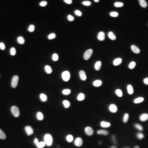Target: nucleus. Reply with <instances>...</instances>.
<instances>
[{
  "label": "nucleus",
  "mask_w": 148,
  "mask_h": 148,
  "mask_svg": "<svg viewBox=\"0 0 148 148\" xmlns=\"http://www.w3.org/2000/svg\"><path fill=\"white\" fill-rule=\"evenodd\" d=\"M144 137V135L142 133H139L137 134V137L139 139H143Z\"/></svg>",
  "instance_id": "obj_46"
},
{
  "label": "nucleus",
  "mask_w": 148,
  "mask_h": 148,
  "mask_svg": "<svg viewBox=\"0 0 148 148\" xmlns=\"http://www.w3.org/2000/svg\"><path fill=\"white\" fill-rule=\"evenodd\" d=\"M43 115L41 112H38L37 114V118L38 120L41 121L43 119Z\"/></svg>",
  "instance_id": "obj_27"
},
{
  "label": "nucleus",
  "mask_w": 148,
  "mask_h": 148,
  "mask_svg": "<svg viewBox=\"0 0 148 148\" xmlns=\"http://www.w3.org/2000/svg\"><path fill=\"white\" fill-rule=\"evenodd\" d=\"M35 29V26L34 25H30L29 27L28 30H29V31L32 32L34 31Z\"/></svg>",
  "instance_id": "obj_41"
},
{
  "label": "nucleus",
  "mask_w": 148,
  "mask_h": 148,
  "mask_svg": "<svg viewBox=\"0 0 148 148\" xmlns=\"http://www.w3.org/2000/svg\"><path fill=\"white\" fill-rule=\"evenodd\" d=\"M129 119V114L126 113L125 114L124 116H123V121L124 123H126L127 122V121H128Z\"/></svg>",
  "instance_id": "obj_31"
},
{
  "label": "nucleus",
  "mask_w": 148,
  "mask_h": 148,
  "mask_svg": "<svg viewBox=\"0 0 148 148\" xmlns=\"http://www.w3.org/2000/svg\"><path fill=\"white\" fill-rule=\"evenodd\" d=\"M64 2L66 3V4L70 5V4H72V0H64Z\"/></svg>",
  "instance_id": "obj_49"
},
{
  "label": "nucleus",
  "mask_w": 148,
  "mask_h": 148,
  "mask_svg": "<svg viewBox=\"0 0 148 148\" xmlns=\"http://www.w3.org/2000/svg\"><path fill=\"white\" fill-rule=\"evenodd\" d=\"M122 62V60L121 58H116L114 60L113 62V64L115 66H117V65H119L121 64V63Z\"/></svg>",
  "instance_id": "obj_13"
},
{
  "label": "nucleus",
  "mask_w": 148,
  "mask_h": 148,
  "mask_svg": "<svg viewBox=\"0 0 148 148\" xmlns=\"http://www.w3.org/2000/svg\"><path fill=\"white\" fill-rule=\"evenodd\" d=\"M144 83L146 84V85H148V77H146V78H145L144 79V81H143Z\"/></svg>",
  "instance_id": "obj_50"
},
{
  "label": "nucleus",
  "mask_w": 148,
  "mask_h": 148,
  "mask_svg": "<svg viewBox=\"0 0 148 148\" xmlns=\"http://www.w3.org/2000/svg\"><path fill=\"white\" fill-rule=\"evenodd\" d=\"M101 126L103 128H108L110 127L111 123L106 121H102L101 123Z\"/></svg>",
  "instance_id": "obj_14"
},
{
  "label": "nucleus",
  "mask_w": 148,
  "mask_h": 148,
  "mask_svg": "<svg viewBox=\"0 0 148 148\" xmlns=\"http://www.w3.org/2000/svg\"><path fill=\"white\" fill-rule=\"evenodd\" d=\"M84 98H85V95H84L83 93H80L77 96V100L78 101H83Z\"/></svg>",
  "instance_id": "obj_23"
},
{
  "label": "nucleus",
  "mask_w": 148,
  "mask_h": 148,
  "mask_svg": "<svg viewBox=\"0 0 148 148\" xmlns=\"http://www.w3.org/2000/svg\"><path fill=\"white\" fill-rule=\"evenodd\" d=\"M0 77H1V76H0Z\"/></svg>",
  "instance_id": "obj_56"
},
{
  "label": "nucleus",
  "mask_w": 148,
  "mask_h": 148,
  "mask_svg": "<svg viewBox=\"0 0 148 148\" xmlns=\"http://www.w3.org/2000/svg\"><path fill=\"white\" fill-rule=\"evenodd\" d=\"M40 99L42 102H46L47 100V96L46 94H43V93H42L40 94Z\"/></svg>",
  "instance_id": "obj_26"
},
{
  "label": "nucleus",
  "mask_w": 148,
  "mask_h": 148,
  "mask_svg": "<svg viewBox=\"0 0 148 148\" xmlns=\"http://www.w3.org/2000/svg\"><path fill=\"white\" fill-rule=\"evenodd\" d=\"M124 148H130V147H125Z\"/></svg>",
  "instance_id": "obj_55"
},
{
  "label": "nucleus",
  "mask_w": 148,
  "mask_h": 148,
  "mask_svg": "<svg viewBox=\"0 0 148 148\" xmlns=\"http://www.w3.org/2000/svg\"><path fill=\"white\" fill-rule=\"evenodd\" d=\"M135 127H136L138 129H139V130L140 131H142L143 130V127L141 126L139 124H135Z\"/></svg>",
  "instance_id": "obj_43"
},
{
  "label": "nucleus",
  "mask_w": 148,
  "mask_h": 148,
  "mask_svg": "<svg viewBox=\"0 0 148 148\" xmlns=\"http://www.w3.org/2000/svg\"><path fill=\"white\" fill-rule=\"evenodd\" d=\"M115 93H116V95H117V96H119V97H121V96H122V95H123V93H122V90H121V89H116V90Z\"/></svg>",
  "instance_id": "obj_33"
},
{
  "label": "nucleus",
  "mask_w": 148,
  "mask_h": 148,
  "mask_svg": "<svg viewBox=\"0 0 148 148\" xmlns=\"http://www.w3.org/2000/svg\"><path fill=\"white\" fill-rule=\"evenodd\" d=\"M18 42L19 44H23L25 43V40H24V38L22 36H19V37L18 38Z\"/></svg>",
  "instance_id": "obj_28"
},
{
  "label": "nucleus",
  "mask_w": 148,
  "mask_h": 148,
  "mask_svg": "<svg viewBox=\"0 0 148 148\" xmlns=\"http://www.w3.org/2000/svg\"><path fill=\"white\" fill-rule=\"evenodd\" d=\"M147 25H148V24H147Z\"/></svg>",
  "instance_id": "obj_57"
},
{
  "label": "nucleus",
  "mask_w": 148,
  "mask_h": 148,
  "mask_svg": "<svg viewBox=\"0 0 148 148\" xmlns=\"http://www.w3.org/2000/svg\"><path fill=\"white\" fill-rule=\"evenodd\" d=\"M110 148H117V147H116V146H111Z\"/></svg>",
  "instance_id": "obj_52"
},
{
  "label": "nucleus",
  "mask_w": 148,
  "mask_h": 148,
  "mask_svg": "<svg viewBox=\"0 0 148 148\" xmlns=\"http://www.w3.org/2000/svg\"><path fill=\"white\" fill-rule=\"evenodd\" d=\"M46 143H45L44 141H41V142H38L37 144H36V146L38 148H42L44 147L46 145Z\"/></svg>",
  "instance_id": "obj_25"
},
{
  "label": "nucleus",
  "mask_w": 148,
  "mask_h": 148,
  "mask_svg": "<svg viewBox=\"0 0 148 148\" xmlns=\"http://www.w3.org/2000/svg\"><path fill=\"white\" fill-rule=\"evenodd\" d=\"M18 81H19V76H17V75H15L12 78L11 81V86L13 88H16L17 86H18Z\"/></svg>",
  "instance_id": "obj_3"
},
{
  "label": "nucleus",
  "mask_w": 148,
  "mask_h": 148,
  "mask_svg": "<svg viewBox=\"0 0 148 148\" xmlns=\"http://www.w3.org/2000/svg\"><path fill=\"white\" fill-rule=\"evenodd\" d=\"M47 5V2L46 1H42L40 2V6L41 7H45Z\"/></svg>",
  "instance_id": "obj_47"
},
{
  "label": "nucleus",
  "mask_w": 148,
  "mask_h": 148,
  "mask_svg": "<svg viewBox=\"0 0 148 148\" xmlns=\"http://www.w3.org/2000/svg\"><path fill=\"white\" fill-rule=\"evenodd\" d=\"M148 119V114H143L140 116V120L141 121H145Z\"/></svg>",
  "instance_id": "obj_17"
},
{
  "label": "nucleus",
  "mask_w": 148,
  "mask_h": 148,
  "mask_svg": "<svg viewBox=\"0 0 148 148\" xmlns=\"http://www.w3.org/2000/svg\"><path fill=\"white\" fill-rule=\"evenodd\" d=\"M44 69H45V71H46V73L48 74H50L52 72V69L51 68V66L50 65H46L44 67Z\"/></svg>",
  "instance_id": "obj_18"
},
{
  "label": "nucleus",
  "mask_w": 148,
  "mask_h": 148,
  "mask_svg": "<svg viewBox=\"0 0 148 148\" xmlns=\"http://www.w3.org/2000/svg\"><path fill=\"white\" fill-rule=\"evenodd\" d=\"M62 93L64 95H69L71 93V90L69 89H65L63 90Z\"/></svg>",
  "instance_id": "obj_35"
},
{
  "label": "nucleus",
  "mask_w": 148,
  "mask_h": 148,
  "mask_svg": "<svg viewBox=\"0 0 148 148\" xmlns=\"http://www.w3.org/2000/svg\"><path fill=\"white\" fill-rule=\"evenodd\" d=\"M94 1L95 2H99V0H94Z\"/></svg>",
  "instance_id": "obj_54"
},
{
  "label": "nucleus",
  "mask_w": 148,
  "mask_h": 148,
  "mask_svg": "<svg viewBox=\"0 0 148 148\" xmlns=\"http://www.w3.org/2000/svg\"><path fill=\"white\" fill-rule=\"evenodd\" d=\"M82 5H83L84 6H89L91 5V2L90 1H84L82 2Z\"/></svg>",
  "instance_id": "obj_44"
},
{
  "label": "nucleus",
  "mask_w": 148,
  "mask_h": 148,
  "mask_svg": "<svg viewBox=\"0 0 148 148\" xmlns=\"http://www.w3.org/2000/svg\"><path fill=\"white\" fill-rule=\"evenodd\" d=\"M62 77L63 80L65 82H67L70 78V74L68 71H65L62 73Z\"/></svg>",
  "instance_id": "obj_4"
},
{
  "label": "nucleus",
  "mask_w": 148,
  "mask_h": 148,
  "mask_svg": "<svg viewBox=\"0 0 148 148\" xmlns=\"http://www.w3.org/2000/svg\"><path fill=\"white\" fill-rule=\"evenodd\" d=\"M131 50L134 53H136V54L139 53L140 52L139 48L138 47H137V46H135V45H132V46H131Z\"/></svg>",
  "instance_id": "obj_11"
},
{
  "label": "nucleus",
  "mask_w": 148,
  "mask_h": 148,
  "mask_svg": "<svg viewBox=\"0 0 148 148\" xmlns=\"http://www.w3.org/2000/svg\"><path fill=\"white\" fill-rule=\"evenodd\" d=\"M79 75L81 80L82 81H85L87 79V76L86 74L85 73V72L83 70H81L79 72Z\"/></svg>",
  "instance_id": "obj_9"
},
{
  "label": "nucleus",
  "mask_w": 148,
  "mask_h": 148,
  "mask_svg": "<svg viewBox=\"0 0 148 148\" xmlns=\"http://www.w3.org/2000/svg\"><path fill=\"white\" fill-rule=\"evenodd\" d=\"M63 105H64V106L65 108H68L70 106V102H69L67 100H65V101H63Z\"/></svg>",
  "instance_id": "obj_29"
},
{
  "label": "nucleus",
  "mask_w": 148,
  "mask_h": 148,
  "mask_svg": "<svg viewBox=\"0 0 148 148\" xmlns=\"http://www.w3.org/2000/svg\"><path fill=\"white\" fill-rule=\"evenodd\" d=\"M135 65H136V64L134 62H132L130 63V64H129V68L130 69H133L135 68Z\"/></svg>",
  "instance_id": "obj_39"
},
{
  "label": "nucleus",
  "mask_w": 148,
  "mask_h": 148,
  "mask_svg": "<svg viewBox=\"0 0 148 148\" xmlns=\"http://www.w3.org/2000/svg\"><path fill=\"white\" fill-rule=\"evenodd\" d=\"M144 101V98L143 97H139L135 99L134 101V103L135 104H138L140 103L143 102Z\"/></svg>",
  "instance_id": "obj_24"
},
{
  "label": "nucleus",
  "mask_w": 148,
  "mask_h": 148,
  "mask_svg": "<svg viewBox=\"0 0 148 148\" xmlns=\"http://www.w3.org/2000/svg\"><path fill=\"white\" fill-rule=\"evenodd\" d=\"M110 16L112 17H117L119 16V13L116 12H112L110 13Z\"/></svg>",
  "instance_id": "obj_38"
},
{
  "label": "nucleus",
  "mask_w": 148,
  "mask_h": 148,
  "mask_svg": "<svg viewBox=\"0 0 148 148\" xmlns=\"http://www.w3.org/2000/svg\"><path fill=\"white\" fill-rule=\"evenodd\" d=\"M68 19L69 21H70V22H72V21H74V17L71 16V15H69V16H68Z\"/></svg>",
  "instance_id": "obj_48"
},
{
  "label": "nucleus",
  "mask_w": 148,
  "mask_h": 148,
  "mask_svg": "<svg viewBox=\"0 0 148 148\" xmlns=\"http://www.w3.org/2000/svg\"><path fill=\"white\" fill-rule=\"evenodd\" d=\"M11 112H12V114H13V115L16 117H18L20 115V111H19V108L16 106L12 107Z\"/></svg>",
  "instance_id": "obj_2"
},
{
  "label": "nucleus",
  "mask_w": 148,
  "mask_h": 148,
  "mask_svg": "<svg viewBox=\"0 0 148 148\" xmlns=\"http://www.w3.org/2000/svg\"><path fill=\"white\" fill-rule=\"evenodd\" d=\"M44 142L47 146H51L53 144V138L52 136L50 134H45L44 137Z\"/></svg>",
  "instance_id": "obj_1"
},
{
  "label": "nucleus",
  "mask_w": 148,
  "mask_h": 148,
  "mask_svg": "<svg viewBox=\"0 0 148 148\" xmlns=\"http://www.w3.org/2000/svg\"><path fill=\"white\" fill-rule=\"evenodd\" d=\"M93 53V51L92 49H89V50H87L83 55L84 59H85L86 60H88L90 58L91 56L92 55Z\"/></svg>",
  "instance_id": "obj_5"
},
{
  "label": "nucleus",
  "mask_w": 148,
  "mask_h": 148,
  "mask_svg": "<svg viewBox=\"0 0 148 148\" xmlns=\"http://www.w3.org/2000/svg\"><path fill=\"white\" fill-rule=\"evenodd\" d=\"M93 86H95V87H99L101 86L102 84V81L101 80H95L94 81V82H93Z\"/></svg>",
  "instance_id": "obj_22"
},
{
  "label": "nucleus",
  "mask_w": 148,
  "mask_h": 148,
  "mask_svg": "<svg viewBox=\"0 0 148 148\" xmlns=\"http://www.w3.org/2000/svg\"><path fill=\"white\" fill-rule=\"evenodd\" d=\"M25 131L28 135H30L34 133V129L30 126H27L25 127Z\"/></svg>",
  "instance_id": "obj_8"
},
{
  "label": "nucleus",
  "mask_w": 148,
  "mask_h": 148,
  "mask_svg": "<svg viewBox=\"0 0 148 148\" xmlns=\"http://www.w3.org/2000/svg\"><path fill=\"white\" fill-rule=\"evenodd\" d=\"M109 110L111 113H115L117 111V108L115 104H111L109 106Z\"/></svg>",
  "instance_id": "obj_12"
},
{
  "label": "nucleus",
  "mask_w": 148,
  "mask_h": 148,
  "mask_svg": "<svg viewBox=\"0 0 148 148\" xmlns=\"http://www.w3.org/2000/svg\"><path fill=\"white\" fill-rule=\"evenodd\" d=\"M10 53L12 56H15L16 54V48L14 47L11 48V49L10 50Z\"/></svg>",
  "instance_id": "obj_40"
},
{
  "label": "nucleus",
  "mask_w": 148,
  "mask_h": 148,
  "mask_svg": "<svg viewBox=\"0 0 148 148\" xmlns=\"http://www.w3.org/2000/svg\"><path fill=\"white\" fill-rule=\"evenodd\" d=\"M102 66V62L101 61H98L95 63L94 65V68L96 70H99Z\"/></svg>",
  "instance_id": "obj_15"
},
{
  "label": "nucleus",
  "mask_w": 148,
  "mask_h": 148,
  "mask_svg": "<svg viewBox=\"0 0 148 148\" xmlns=\"http://www.w3.org/2000/svg\"><path fill=\"white\" fill-rule=\"evenodd\" d=\"M75 14L76 15V16H79V17H81V16H82V12H81L79 10H76L75 11Z\"/></svg>",
  "instance_id": "obj_42"
},
{
  "label": "nucleus",
  "mask_w": 148,
  "mask_h": 148,
  "mask_svg": "<svg viewBox=\"0 0 148 148\" xmlns=\"http://www.w3.org/2000/svg\"><path fill=\"white\" fill-rule=\"evenodd\" d=\"M108 37L109 38L110 40H115L116 39V36L115 35V34L113 32H109L108 33Z\"/></svg>",
  "instance_id": "obj_16"
},
{
  "label": "nucleus",
  "mask_w": 148,
  "mask_h": 148,
  "mask_svg": "<svg viewBox=\"0 0 148 148\" xmlns=\"http://www.w3.org/2000/svg\"><path fill=\"white\" fill-rule=\"evenodd\" d=\"M98 134L99 135H107L109 134V132L107 130H103V129H101V130H99L97 132Z\"/></svg>",
  "instance_id": "obj_20"
},
{
  "label": "nucleus",
  "mask_w": 148,
  "mask_h": 148,
  "mask_svg": "<svg viewBox=\"0 0 148 148\" xmlns=\"http://www.w3.org/2000/svg\"><path fill=\"white\" fill-rule=\"evenodd\" d=\"M133 148H139V146H135Z\"/></svg>",
  "instance_id": "obj_53"
},
{
  "label": "nucleus",
  "mask_w": 148,
  "mask_h": 148,
  "mask_svg": "<svg viewBox=\"0 0 148 148\" xmlns=\"http://www.w3.org/2000/svg\"><path fill=\"white\" fill-rule=\"evenodd\" d=\"M0 48H1V50H5L6 46L4 43H3V42H1V43H0Z\"/></svg>",
  "instance_id": "obj_45"
},
{
  "label": "nucleus",
  "mask_w": 148,
  "mask_h": 148,
  "mask_svg": "<svg viewBox=\"0 0 148 148\" xmlns=\"http://www.w3.org/2000/svg\"><path fill=\"white\" fill-rule=\"evenodd\" d=\"M38 143V139H37V138H35V140H34V143L36 144H37Z\"/></svg>",
  "instance_id": "obj_51"
},
{
  "label": "nucleus",
  "mask_w": 148,
  "mask_h": 148,
  "mask_svg": "<svg viewBox=\"0 0 148 148\" xmlns=\"http://www.w3.org/2000/svg\"><path fill=\"white\" fill-rule=\"evenodd\" d=\"M127 91L129 94H132L134 92L133 88L132 86L131 85V84H129V85L127 86Z\"/></svg>",
  "instance_id": "obj_21"
},
{
  "label": "nucleus",
  "mask_w": 148,
  "mask_h": 148,
  "mask_svg": "<svg viewBox=\"0 0 148 148\" xmlns=\"http://www.w3.org/2000/svg\"><path fill=\"white\" fill-rule=\"evenodd\" d=\"M123 4L122 2H116L114 4V6L115 7H122L123 6Z\"/></svg>",
  "instance_id": "obj_34"
},
{
  "label": "nucleus",
  "mask_w": 148,
  "mask_h": 148,
  "mask_svg": "<svg viewBox=\"0 0 148 148\" xmlns=\"http://www.w3.org/2000/svg\"><path fill=\"white\" fill-rule=\"evenodd\" d=\"M66 140H67L68 142L71 143V142H72V141H73L74 138H73V136H72V135L69 134V135H67V137H66Z\"/></svg>",
  "instance_id": "obj_30"
},
{
  "label": "nucleus",
  "mask_w": 148,
  "mask_h": 148,
  "mask_svg": "<svg viewBox=\"0 0 148 148\" xmlns=\"http://www.w3.org/2000/svg\"><path fill=\"white\" fill-rule=\"evenodd\" d=\"M6 138V135L5 133L0 129V139H5Z\"/></svg>",
  "instance_id": "obj_32"
},
{
  "label": "nucleus",
  "mask_w": 148,
  "mask_h": 148,
  "mask_svg": "<svg viewBox=\"0 0 148 148\" xmlns=\"http://www.w3.org/2000/svg\"><path fill=\"white\" fill-rule=\"evenodd\" d=\"M105 38V35L104 32L101 31L99 32L98 35V39L99 41H104Z\"/></svg>",
  "instance_id": "obj_10"
},
{
  "label": "nucleus",
  "mask_w": 148,
  "mask_h": 148,
  "mask_svg": "<svg viewBox=\"0 0 148 148\" xmlns=\"http://www.w3.org/2000/svg\"><path fill=\"white\" fill-rule=\"evenodd\" d=\"M58 59H59V56H58V54H57V53H54L53 54L52 59H53V61L56 62V61H57V60H58Z\"/></svg>",
  "instance_id": "obj_36"
},
{
  "label": "nucleus",
  "mask_w": 148,
  "mask_h": 148,
  "mask_svg": "<svg viewBox=\"0 0 148 148\" xmlns=\"http://www.w3.org/2000/svg\"><path fill=\"white\" fill-rule=\"evenodd\" d=\"M139 5L141 7L146 8L147 7V2L146 1H145V0H139Z\"/></svg>",
  "instance_id": "obj_19"
},
{
  "label": "nucleus",
  "mask_w": 148,
  "mask_h": 148,
  "mask_svg": "<svg viewBox=\"0 0 148 148\" xmlns=\"http://www.w3.org/2000/svg\"><path fill=\"white\" fill-rule=\"evenodd\" d=\"M56 37V35L54 33H52V34H50L48 36V38L49 40H52V39L55 38Z\"/></svg>",
  "instance_id": "obj_37"
},
{
  "label": "nucleus",
  "mask_w": 148,
  "mask_h": 148,
  "mask_svg": "<svg viewBox=\"0 0 148 148\" xmlns=\"http://www.w3.org/2000/svg\"><path fill=\"white\" fill-rule=\"evenodd\" d=\"M83 144V140H82V139L81 138H77L75 140V145H76V146L78 147H80L81 146H82Z\"/></svg>",
  "instance_id": "obj_7"
},
{
  "label": "nucleus",
  "mask_w": 148,
  "mask_h": 148,
  "mask_svg": "<svg viewBox=\"0 0 148 148\" xmlns=\"http://www.w3.org/2000/svg\"><path fill=\"white\" fill-rule=\"evenodd\" d=\"M84 131H85L86 134L88 135V136H91L94 133V131L92 127H87L85 128V129H84Z\"/></svg>",
  "instance_id": "obj_6"
}]
</instances>
